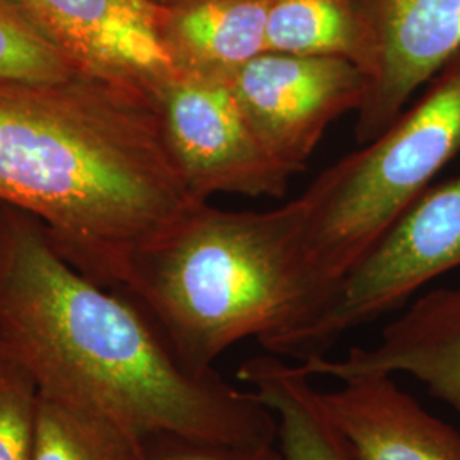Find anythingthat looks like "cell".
I'll use <instances>...</instances> for the list:
<instances>
[{"instance_id": "obj_1", "label": "cell", "mask_w": 460, "mask_h": 460, "mask_svg": "<svg viewBox=\"0 0 460 460\" xmlns=\"http://www.w3.org/2000/svg\"><path fill=\"white\" fill-rule=\"evenodd\" d=\"M0 345L40 393L135 437L277 444V420L249 389L197 374L132 298L84 277L31 214L0 203Z\"/></svg>"}, {"instance_id": "obj_2", "label": "cell", "mask_w": 460, "mask_h": 460, "mask_svg": "<svg viewBox=\"0 0 460 460\" xmlns=\"http://www.w3.org/2000/svg\"><path fill=\"white\" fill-rule=\"evenodd\" d=\"M0 203L36 217L84 277L118 290L133 256L199 203L155 99L115 84L0 77Z\"/></svg>"}, {"instance_id": "obj_3", "label": "cell", "mask_w": 460, "mask_h": 460, "mask_svg": "<svg viewBox=\"0 0 460 460\" xmlns=\"http://www.w3.org/2000/svg\"><path fill=\"white\" fill-rule=\"evenodd\" d=\"M118 292L197 374H214L246 340L290 357L329 305L307 258L298 197L270 210L199 203L133 256Z\"/></svg>"}, {"instance_id": "obj_4", "label": "cell", "mask_w": 460, "mask_h": 460, "mask_svg": "<svg viewBox=\"0 0 460 460\" xmlns=\"http://www.w3.org/2000/svg\"><path fill=\"white\" fill-rule=\"evenodd\" d=\"M428 84L385 132L328 165L298 195L307 258L329 305L353 268L460 152V49Z\"/></svg>"}, {"instance_id": "obj_5", "label": "cell", "mask_w": 460, "mask_h": 460, "mask_svg": "<svg viewBox=\"0 0 460 460\" xmlns=\"http://www.w3.org/2000/svg\"><path fill=\"white\" fill-rule=\"evenodd\" d=\"M460 268V174L429 186L346 277L328 311L296 341L298 362L374 323Z\"/></svg>"}, {"instance_id": "obj_6", "label": "cell", "mask_w": 460, "mask_h": 460, "mask_svg": "<svg viewBox=\"0 0 460 460\" xmlns=\"http://www.w3.org/2000/svg\"><path fill=\"white\" fill-rule=\"evenodd\" d=\"M154 99L171 157L198 201L287 193L294 174L251 128L227 79L176 72Z\"/></svg>"}, {"instance_id": "obj_7", "label": "cell", "mask_w": 460, "mask_h": 460, "mask_svg": "<svg viewBox=\"0 0 460 460\" xmlns=\"http://www.w3.org/2000/svg\"><path fill=\"white\" fill-rule=\"evenodd\" d=\"M363 99L358 146L385 132L460 49V0H355Z\"/></svg>"}, {"instance_id": "obj_8", "label": "cell", "mask_w": 460, "mask_h": 460, "mask_svg": "<svg viewBox=\"0 0 460 460\" xmlns=\"http://www.w3.org/2000/svg\"><path fill=\"white\" fill-rule=\"evenodd\" d=\"M230 89L266 150L294 176L329 127L362 104V72L345 57L264 51L234 72Z\"/></svg>"}, {"instance_id": "obj_9", "label": "cell", "mask_w": 460, "mask_h": 460, "mask_svg": "<svg viewBox=\"0 0 460 460\" xmlns=\"http://www.w3.org/2000/svg\"><path fill=\"white\" fill-rule=\"evenodd\" d=\"M79 74L155 98L176 74L152 0H16Z\"/></svg>"}, {"instance_id": "obj_10", "label": "cell", "mask_w": 460, "mask_h": 460, "mask_svg": "<svg viewBox=\"0 0 460 460\" xmlns=\"http://www.w3.org/2000/svg\"><path fill=\"white\" fill-rule=\"evenodd\" d=\"M300 368L311 377L410 376L460 416V285L420 296L382 329L377 343L353 346L343 358L314 355Z\"/></svg>"}, {"instance_id": "obj_11", "label": "cell", "mask_w": 460, "mask_h": 460, "mask_svg": "<svg viewBox=\"0 0 460 460\" xmlns=\"http://www.w3.org/2000/svg\"><path fill=\"white\" fill-rule=\"evenodd\" d=\"M355 460H460V431L427 411L393 376L341 380L319 391Z\"/></svg>"}, {"instance_id": "obj_12", "label": "cell", "mask_w": 460, "mask_h": 460, "mask_svg": "<svg viewBox=\"0 0 460 460\" xmlns=\"http://www.w3.org/2000/svg\"><path fill=\"white\" fill-rule=\"evenodd\" d=\"M270 0H176L159 5L155 30L176 72L229 79L266 49Z\"/></svg>"}, {"instance_id": "obj_13", "label": "cell", "mask_w": 460, "mask_h": 460, "mask_svg": "<svg viewBox=\"0 0 460 460\" xmlns=\"http://www.w3.org/2000/svg\"><path fill=\"white\" fill-rule=\"evenodd\" d=\"M237 376L273 412L281 459L355 460L324 411L313 377L298 363L264 353L243 363Z\"/></svg>"}, {"instance_id": "obj_14", "label": "cell", "mask_w": 460, "mask_h": 460, "mask_svg": "<svg viewBox=\"0 0 460 460\" xmlns=\"http://www.w3.org/2000/svg\"><path fill=\"white\" fill-rule=\"evenodd\" d=\"M146 442L101 414L40 393L33 460H146Z\"/></svg>"}, {"instance_id": "obj_15", "label": "cell", "mask_w": 460, "mask_h": 460, "mask_svg": "<svg viewBox=\"0 0 460 460\" xmlns=\"http://www.w3.org/2000/svg\"><path fill=\"white\" fill-rule=\"evenodd\" d=\"M355 45V0H270L268 51L351 60Z\"/></svg>"}, {"instance_id": "obj_16", "label": "cell", "mask_w": 460, "mask_h": 460, "mask_svg": "<svg viewBox=\"0 0 460 460\" xmlns=\"http://www.w3.org/2000/svg\"><path fill=\"white\" fill-rule=\"evenodd\" d=\"M83 75L68 62L16 0H0V77L17 81H66Z\"/></svg>"}, {"instance_id": "obj_17", "label": "cell", "mask_w": 460, "mask_h": 460, "mask_svg": "<svg viewBox=\"0 0 460 460\" xmlns=\"http://www.w3.org/2000/svg\"><path fill=\"white\" fill-rule=\"evenodd\" d=\"M38 399L33 374L0 345V460H33Z\"/></svg>"}, {"instance_id": "obj_18", "label": "cell", "mask_w": 460, "mask_h": 460, "mask_svg": "<svg viewBox=\"0 0 460 460\" xmlns=\"http://www.w3.org/2000/svg\"><path fill=\"white\" fill-rule=\"evenodd\" d=\"M146 460H283L279 445L224 444L157 435L146 442Z\"/></svg>"}, {"instance_id": "obj_19", "label": "cell", "mask_w": 460, "mask_h": 460, "mask_svg": "<svg viewBox=\"0 0 460 460\" xmlns=\"http://www.w3.org/2000/svg\"><path fill=\"white\" fill-rule=\"evenodd\" d=\"M152 2H155L159 5H164V4H171V2H176V0H152Z\"/></svg>"}]
</instances>
